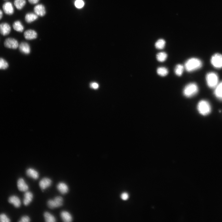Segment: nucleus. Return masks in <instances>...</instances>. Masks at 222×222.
Instances as JSON below:
<instances>
[{
	"label": "nucleus",
	"instance_id": "nucleus-5",
	"mask_svg": "<svg viewBox=\"0 0 222 222\" xmlns=\"http://www.w3.org/2000/svg\"><path fill=\"white\" fill-rule=\"evenodd\" d=\"M211 63L212 66L217 69L222 68V55L220 54L217 53L212 57Z\"/></svg>",
	"mask_w": 222,
	"mask_h": 222
},
{
	"label": "nucleus",
	"instance_id": "nucleus-18",
	"mask_svg": "<svg viewBox=\"0 0 222 222\" xmlns=\"http://www.w3.org/2000/svg\"><path fill=\"white\" fill-rule=\"evenodd\" d=\"M8 202L16 208L19 207L21 205L20 199L16 195H12L8 199Z\"/></svg>",
	"mask_w": 222,
	"mask_h": 222
},
{
	"label": "nucleus",
	"instance_id": "nucleus-20",
	"mask_svg": "<svg viewBox=\"0 0 222 222\" xmlns=\"http://www.w3.org/2000/svg\"><path fill=\"white\" fill-rule=\"evenodd\" d=\"M62 220L65 222H70L73 220V217L71 214L68 211H63L60 214Z\"/></svg>",
	"mask_w": 222,
	"mask_h": 222
},
{
	"label": "nucleus",
	"instance_id": "nucleus-32",
	"mask_svg": "<svg viewBox=\"0 0 222 222\" xmlns=\"http://www.w3.org/2000/svg\"><path fill=\"white\" fill-rule=\"evenodd\" d=\"M30 221V217L27 216H23L19 220L20 222H29Z\"/></svg>",
	"mask_w": 222,
	"mask_h": 222
},
{
	"label": "nucleus",
	"instance_id": "nucleus-2",
	"mask_svg": "<svg viewBox=\"0 0 222 222\" xmlns=\"http://www.w3.org/2000/svg\"><path fill=\"white\" fill-rule=\"evenodd\" d=\"M199 91V87L196 84L190 83L186 86L183 90L185 96L191 98L196 95Z\"/></svg>",
	"mask_w": 222,
	"mask_h": 222
},
{
	"label": "nucleus",
	"instance_id": "nucleus-7",
	"mask_svg": "<svg viewBox=\"0 0 222 222\" xmlns=\"http://www.w3.org/2000/svg\"><path fill=\"white\" fill-rule=\"evenodd\" d=\"M4 45L7 48L14 49L17 48L19 46L17 41L16 39L11 38L6 39L4 42Z\"/></svg>",
	"mask_w": 222,
	"mask_h": 222
},
{
	"label": "nucleus",
	"instance_id": "nucleus-3",
	"mask_svg": "<svg viewBox=\"0 0 222 222\" xmlns=\"http://www.w3.org/2000/svg\"><path fill=\"white\" fill-rule=\"evenodd\" d=\"M206 80L208 86L211 88L214 89L219 83L218 76L214 72L208 73L206 76Z\"/></svg>",
	"mask_w": 222,
	"mask_h": 222
},
{
	"label": "nucleus",
	"instance_id": "nucleus-26",
	"mask_svg": "<svg viewBox=\"0 0 222 222\" xmlns=\"http://www.w3.org/2000/svg\"><path fill=\"white\" fill-rule=\"evenodd\" d=\"M165 45V41L162 39H159L155 43V47L158 49H163Z\"/></svg>",
	"mask_w": 222,
	"mask_h": 222
},
{
	"label": "nucleus",
	"instance_id": "nucleus-14",
	"mask_svg": "<svg viewBox=\"0 0 222 222\" xmlns=\"http://www.w3.org/2000/svg\"><path fill=\"white\" fill-rule=\"evenodd\" d=\"M37 33L34 30H29L26 31L24 33V36L26 39L28 40H33L37 37Z\"/></svg>",
	"mask_w": 222,
	"mask_h": 222
},
{
	"label": "nucleus",
	"instance_id": "nucleus-15",
	"mask_svg": "<svg viewBox=\"0 0 222 222\" xmlns=\"http://www.w3.org/2000/svg\"><path fill=\"white\" fill-rule=\"evenodd\" d=\"M57 189L61 193L63 194L67 193L69 189L67 185L63 182L59 183L57 186Z\"/></svg>",
	"mask_w": 222,
	"mask_h": 222
},
{
	"label": "nucleus",
	"instance_id": "nucleus-9",
	"mask_svg": "<svg viewBox=\"0 0 222 222\" xmlns=\"http://www.w3.org/2000/svg\"><path fill=\"white\" fill-rule=\"evenodd\" d=\"M11 31L10 25L7 23H3L0 24V33L4 36L9 34Z\"/></svg>",
	"mask_w": 222,
	"mask_h": 222
},
{
	"label": "nucleus",
	"instance_id": "nucleus-30",
	"mask_svg": "<svg viewBox=\"0 0 222 222\" xmlns=\"http://www.w3.org/2000/svg\"><path fill=\"white\" fill-rule=\"evenodd\" d=\"M74 5L77 8L80 9L83 8L84 6V2L83 0H76Z\"/></svg>",
	"mask_w": 222,
	"mask_h": 222
},
{
	"label": "nucleus",
	"instance_id": "nucleus-23",
	"mask_svg": "<svg viewBox=\"0 0 222 222\" xmlns=\"http://www.w3.org/2000/svg\"><path fill=\"white\" fill-rule=\"evenodd\" d=\"M44 216L45 221L47 222H55L56 221L55 217L50 213L45 212Z\"/></svg>",
	"mask_w": 222,
	"mask_h": 222
},
{
	"label": "nucleus",
	"instance_id": "nucleus-27",
	"mask_svg": "<svg viewBox=\"0 0 222 222\" xmlns=\"http://www.w3.org/2000/svg\"><path fill=\"white\" fill-rule=\"evenodd\" d=\"M167 57V54L165 52H160L156 55V58L160 62L164 61Z\"/></svg>",
	"mask_w": 222,
	"mask_h": 222
},
{
	"label": "nucleus",
	"instance_id": "nucleus-24",
	"mask_svg": "<svg viewBox=\"0 0 222 222\" xmlns=\"http://www.w3.org/2000/svg\"><path fill=\"white\" fill-rule=\"evenodd\" d=\"M26 4V0H15L14 2V4L16 7L20 10L23 8Z\"/></svg>",
	"mask_w": 222,
	"mask_h": 222
},
{
	"label": "nucleus",
	"instance_id": "nucleus-17",
	"mask_svg": "<svg viewBox=\"0 0 222 222\" xmlns=\"http://www.w3.org/2000/svg\"><path fill=\"white\" fill-rule=\"evenodd\" d=\"M26 174L28 177L35 180H36L39 177V173L33 168H28L26 172Z\"/></svg>",
	"mask_w": 222,
	"mask_h": 222
},
{
	"label": "nucleus",
	"instance_id": "nucleus-12",
	"mask_svg": "<svg viewBox=\"0 0 222 222\" xmlns=\"http://www.w3.org/2000/svg\"><path fill=\"white\" fill-rule=\"evenodd\" d=\"M17 187L19 190L21 192H27L29 189L28 185L22 178H20L18 180Z\"/></svg>",
	"mask_w": 222,
	"mask_h": 222
},
{
	"label": "nucleus",
	"instance_id": "nucleus-36",
	"mask_svg": "<svg viewBox=\"0 0 222 222\" xmlns=\"http://www.w3.org/2000/svg\"><path fill=\"white\" fill-rule=\"evenodd\" d=\"M3 16V13L2 11L0 10V20H1Z\"/></svg>",
	"mask_w": 222,
	"mask_h": 222
},
{
	"label": "nucleus",
	"instance_id": "nucleus-34",
	"mask_svg": "<svg viewBox=\"0 0 222 222\" xmlns=\"http://www.w3.org/2000/svg\"><path fill=\"white\" fill-rule=\"evenodd\" d=\"M90 86L91 88L96 89L98 88L99 85L96 83H93L90 84Z\"/></svg>",
	"mask_w": 222,
	"mask_h": 222
},
{
	"label": "nucleus",
	"instance_id": "nucleus-35",
	"mask_svg": "<svg viewBox=\"0 0 222 222\" xmlns=\"http://www.w3.org/2000/svg\"><path fill=\"white\" fill-rule=\"evenodd\" d=\"M28 1L32 4H35L38 2L39 0H28Z\"/></svg>",
	"mask_w": 222,
	"mask_h": 222
},
{
	"label": "nucleus",
	"instance_id": "nucleus-8",
	"mask_svg": "<svg viewBox=\"0 0 222 222\" xmlns=\"http://www.w3.org/2000/svg\"><path fill=\"white\" fill-rule=\"evenodd\" d=\"M52 183V180L49 178L45 177L39 182V185L42 190H44L49 187Z\"/></svg>",
	"mask_w": 222,
	"mask_h": 222
},
{
	"label": "nucleus",
	"instance_id": "nucleus-22",
	"mask_svg": "<svg viewBox=\"0 0 222 222\" xmlns=\"http://www.w3.org/2000/svg\"><path fill=\"white\" fill-rule=\"evenodd\" d=\"M13 28L17 32H22L24 30V27L21 22L19 20L15 21L13 24Z\"/></svg>",
	"mask_w": 222,
	"mask_h": 222
},
{
	"label": "nucleus",
	"instance_id": "nucleus-13",
	"mask_svg": "<svg viewBox=\"0 0 222 222\" xmlns=\"http://www.w3.org/2000/svg\"><path fill=\"white\" fill-rule=\"evenodd\" d=\"M33 198V193L29 191L26 192L24 195L23 203L25 206H28L32 202Z\"/></svg>",
	"mask_w": 222,
	"mask_h": 222
},
{
	"label": "nucleus",
	"instance_id": "nucleus-19",
	"mask_svg": "<svg viewBox=\"0 0 222 222\" xmlns=\"http://www.w3.org/2000/svg\"><path fill=\"white\" fill-rule=\"evenodd\" d=\"M214 94L218 99L222 101V82L219 83L214 88Z\"/></svg>",
	"mask_w": 222,
	"mask_h": 222
},
{
	"label": "nucleus",
	"instance_id": "nucleus-10",
	"mask_svg": "<svg viewBox=\"0 0 222 222\" xmlns=\"http://www.w3.org/2000/svg\"><path fill=\"white\" fill-rule=\"evenodd\" d=\"M3 8L4 12L8 15H11L14 12V9L12 4L10 2H6L4 4Z\"/></svg>",
	"mask_w": 222,
	"mask_h": 222
},
{
	"label": "nucleus",
	"instance_id": "nucleus-29",
	"mask_svg": "<svg viewBox=\"0 0 222 222\" xmlns=\"http://www.w3.org/2000/svg\"><path fill=\"white\" fill-rule=\"evenodd\" d=\"M8 67V62L2 58H0V69L5 70Z\"/></svg>",
	"mask_w": 222,
	"mask_h": 222
},
{
	"label": "nucleus",
	"instance_id": "nucleus-25",
	"mask_svg": "<svg viewBox=\"0 0 222 222\" xmlns=\"http://www.w3.org/2000/svg\"><path fill=\"white\" fill-rule=\"evenodd\" d=\"M184 67L181 64H178L176 66L175 69L176 74L178 76H181L183 73Z\"/></svg>",
	"mask_w": 222,
	"mask_h": 222
},
{
	"label": "nucleus",
	"instance_id": "nucleus-1",
	"mask_svg": "<svg viewBox=\"0 0 222 222\" xmlns=\"http://www.w3.org/2000/svg\"><path fill=\"white\" fill-rule=\"evenodd\" d=\"M202 63L199 59L192 58L187 60L185 65V68L189 72H192L200 69L202 66Z\"/></svg>",
	"mask_w": 222,
	"mask_h": 222
},
{
	"label": "nucleus",
	"instance_id": "nucleus-6",
	"mask_svg": "<svg viewBox=\"0 0 222 222\" xmlns=\"http://www.w3.org/2000/svg\"><path fill=\"white\" fill-rule=\"evenodd\" d=\"M63 199L60 196H57L54 199L49 200L48 202L47 205L50 208L54 209L61 206L63 205Z\"/></svg>",
	"mask_w": 222,
	"mask_h": 222
},
{
	"label": "nucleus",
	"instance_id": "nucleus-21",
	"mask_svg": "<svg viewBox=\"0 0 222 222\" xmlns=\"http://www.w3.org/2000/svg\"><path fill=\"white\" fill-rule=\"evenodd\" d=\"M38 18V16L36 14L32 13H28L25 16V20L27 23H30L37 20Z\"/></svg>",
	"mask_w": 222,
	"mask_h": 222
},
{
	"label": "nucleus",
	"instance_id": "nucleus-4",
	"mask_svg": "<svg viewBox=\"0 0 222 222\" xmlns=\"http://www.w3.org/2000/svg\"><path fill=\"white\" fill-rule=\"evenodd\" d=\"M197 109L200 114L204 116L209 114L211 110L210 104L205 100H202L199 102Z\"/></svg>",
	"mask_w": 222,
	"mask_h": 222
},
{
	"label": "nucleus",
	"instance_id": "nucleus-33",
	"mask_svg": "<svg viewBox=\"0 0 222 222\" xmlns=\"http://www.w3.org/2000/svg\"><path fill=\"white\" fill-rule=\"evenodd\" d=\"M128 198L129 195L126 192L123 193L121 195V198L123 200H126L128 199Z\"/></svg>",
	"mask_w": 222,
	"mask_h": 222
},
{
	"label": "nucleus",
	"instance_id": "nucleus-28",
	"mask_svg": "<svg viewBox=\"0 0 222 222\" xmlns=\"http://www.w3.org/2000/svg\"><path fill=\"white\" fill-rule=\"evenodd\" d=\"M158 73L161 76H165L168 73L167 69L164 67H160L158 68L157 70Z\"/></svg>",
	"mask_w": 222,
	"mask_h": 222
},
{
	"label": "nucleus",
	"instance_id": "nucleus-16",
	"mask_svg": "<svg viewBox=\"0 0 222 222\" xmlns=\"http://www.w3.org/2000/svg\"><path fill=\"white\" fill-rule=\"evenodd\" d=\"M19 48L20 51L23 54L28 55L30 53V47L27 43H21L19 45Z\"/></svg>",
	"mask_w": 222,
	"mask_h": 222
},
{
	"label": "nucleus",
	"instance_id": "nucleus-31",
	"mask_svg": "<svg viewBox=\"0 0 222 222\" xmlns=\"http://www.w3.org/2000/svg\"><path fill=\"white\" fill-rule=\"evenodd\" d=\"M10 220L7 216L4 214H0V222H9Z\"/></svg>",
	"mask_w": 222,
	"mask_h": 222
},
{
	"label": "nucleus",
	"instance_id": "nucleus-11",
	"mask_svg": "<svg viewBox=\"0 0 222 222\" xmlns=\"http://www.w3.org/2000/svg\"><path fill=\"white\" fill-rule=\"evenodd\" d=\"M35 14L40 17L44 16L46 14L45 7L42 5H38L36 6L34 9Z\"/></svg>",
	"mask_w": 222,
	"mask_h": 222
}]
</instances>
